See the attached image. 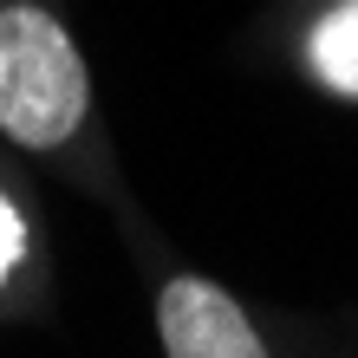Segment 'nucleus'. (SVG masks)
<instances>
[{"label":"nucleus","instance_id":"obj_1","mask_svg":"<svg viewBox=\"0 0 358 358\" xmlns=\"http://www.w3.org/2000/svg\"><path fill=\"white\" fill-rule=\"evenodd\" d=\"M92 78L85 59L52 13L7 7L0 13V131L27 150H52L85 124Z\"/></svg>","mask_w":358,"mask_h":358},{"label":"nucleus","instance_id":"obj_2","mask_svg":"<svg viewBox=\"0 0 358 358\" xmlns=\"http://www.w3.org/2000/svg\"><path fill=\"white\" fill-rule=\"evenodd\" d=\"M157 332L170 345V358H267L261 332L248 326V313L215 280H196V273H176L163 287Z\"/></svg>","mask_w":358,"mask_h":358},{"label":"nucleus","instance_id":"obj_3","mask_svg":"<svg viewBox=\"0 0 358 358\" xmlns=\"http://www.w3.org/2000/svg\"><path fill=\"white\" fill-rule=\"evenodd\" d=\"M306 59L339 98H358V0H339V7L313 27Z\"/></svg>","mask_w":358,"mask_h":358},{"label":"nucleus","instance_id":"obj_4","mask_svg":"<svg viewBox=\"0 0 358 358\" xmlns=\"http://www.w3.org/2000/svg\"><path fill=\"white\" fill-rule=\"evenodd\" d=\"M20 261H27V222H20V208L0 196V280H7Z\"/></svg>","mask_w":358,"mask_h":358}]
</instances>
